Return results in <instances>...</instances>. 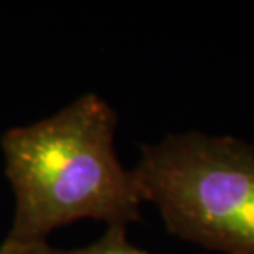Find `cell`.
<instances>
[{"instance_id":"obj_1","label":"cell","mask_w":254,"mask_h":254,"mask_svg":"<svg viewBox=\"0 0 254 254\" xmlns=\"http://www.w3.org/2000/svg\"><path fill=\"white\" fill-rule=\"evenodd\" d=\"M118 114L86 93L57 114L12 127L0 137L15 210L5 245L47 241L57 228L98 220L127 228L140 220L132 170L114 150Z\"/></svg>"},{"instance_id":"obj_3","label":"cell","mask_w":254,"mask_h":254,"mask_svg":"<svg viewBox=\"0 0 254 254\" xmlns=\"http://www.w3.org/2000/svg\"><path fill=\"white\" fill-rule=\"evenodd\" d=\"M127 228L114 226L94 241L93 245L78 248V250H57L47 241L33 243V245H0V254H152L149 251L139 250L129 243L126 235Z\"/></svg>"},{"instance_id":"obj_2","label":"cell","mask_w":254,"mask_h":254,"mask_svg":"<svg viewBox=\"0 0 254 254\" xmlns=\"http://www.w3.org/2000/svg\"><path fill=\"white\" fill-rule=\"evenodd\" d=\"M132 170L167 230L228 254H254V145L200 132L142 145Z\"/></svg>"}]
</instances>
